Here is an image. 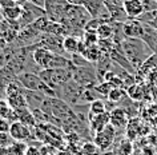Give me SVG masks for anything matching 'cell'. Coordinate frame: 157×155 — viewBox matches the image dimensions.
I'll use <instances>...</instances> for the list:
<instances>
[{
  "mask_svg": "<svg viewBox=\"0 0 157 155\" xmlns=\"http://www.w3.org/2000/svg\"><path fill=\"white\" fill-rule=\"evenodd\" d=\"M121 50L133 67H141L153 55V50L143 39L127 38L121 43Z\"/></svg>",
  "mask_w": 157,
  "mask_h": 155,
  "instance_id": "cell-1",
  "label": "cell"
},
{
  "mask_svg": "<svg viewBox=\"0 0 157 155\" xmlns=\"http://www.w3.org/2000/svg\"><path fill=\"white\" fill-rule=\"evenodd\" d=\"M73 67H69V68H47L40 70L37 74L47 86L57 91L61 86H64L65 83L73 79Z\"/></svg>",
  "mask_w": 157,
  "mask_h": 155,
  "instance_id": "cell-2",
  "label": "cell"
},
{
  "mask_svg": "<svg viewBox=\"0 0 157 155\" xmlns=\"http://www.w3.org/2000/svg\"><path fill=\"white\" fill-rule=\"evenodd\" d=\"M84 87L80 86L78 83H76L72 79L71 82L65 83L64 86H61L60 88L56 91V98L61 99V100H64L65 103H68V104H73L75 106L78 104V102H80V98L81 95L84 92Z\"/></svg>",
  "mask_w": 157,
  "mask_h": 155,
  "instance_id": "cell-3",
  "label": "cell"
},
{
  "mask_svg": "<svg viewBox=\"0 0 157 155\" xmlns=\"http://www.w3.org/2000/svg\"><path fill=\"white\" fill-rule=\"evenodd\" d=\"M99 78V74L92 67V64L88 67H73V80L83 86L84 88H93Z\"/></svg>",
  "mask_w": 157,
  "mask_h": 155,
  "instance_id": "cell-4",
  "label": "cell"
},
{
  "mask_svg": "<svg viewBox=\"0 0 157 155\" xmlns=\"http://www.w3.org/2000/svg\"><path fill=\"white\" fill-rule=\"evenodd\" d=\"M116 137H117V130L109 123V124L105 127V128L101 130L100 133L93 135V142L96 143V146L99 147L101 151H105L112 146V143L115 142Z\"/></svg>",
  "mask_w": 157,
  "mask_h": 155,
  "instance_id": "cell-5",
  "label": "cell"
},
{
  "mask_svg": "<svg viewBox=\"0 0 157 155\" xmlns=\"http://www.w3.org/2000/svg\"><path fill=\"white\" fill-rule=\"evenodd\" d=\"M67 6H68L67 0H45V16L52 22H61Z\"/></svg>",
  "mask_w": 157,
  "mask_h": 155,
  "instance_id": "cell-6",
  "label": "cell"
},
{
  "mask_svg": "<svg viewBox=\"0 0 157 155\" xmlns=\"http://www.w3.org/2000/svg\"><path fill=\"white\" fill-rule=\"evenodd\" d=\"M84 7L91 14L92 18L100 19L104 23L111 22V15H109V11L107 8V6H105L104 0H87Z\"/></svg>",
  "mask_w": 157,
  "mask_h": 155,
  "instance_id": "cell-7",
  "label": "cell"
},
{
  "mask_svg": "<svg viewBox=\"0 0 157 155\" xmlns=\"http://www.w3.org/2000/svg\"><path fill=\"white\" fill-rule=\"evenodd\" d=\"M63 40H64V36H61V35L41 34L40 40H39V47H44L55 54L63 55L65 52L64 47H63Z\"/></svg>",
  "mask_w": 157,
  "mask_h": 155,
  "instance_id": "cell-8",
  "label": "cell"
},
{
  "mask_svg": "<svg viewBox=\"0 0 157 155\" xmlns=\"http://www.w3.org/2000/svg\"><path fill=\"white\" fill-rule=\"evenodd\" d=\"M55 52L44 48V47H36L32 52V60L40 70L51 68L52 62L55 59Z\"/></svg>",
  "mask_w": 157,
  "mask_h": 155,
  "instance_id": "cell-9",
  "label": "cell"
},
{
  "mask_svg": "<svg viewBox=\"0 0 157 155\" xmlns=\"http://www.w3.org/2000/svg\"><path fill=\"white\" fill-rule=\"evenodd\" d=\"M123 30L125 38L131 39H143L144 35V23L140 19H132L128 18L123 23Z\"/></svg>",
  "mask_w": 157,
  "mask_h": 155,
  "instance_id": "cell-10",
  "label": "cell"
},
{
  "mask_svg": "<svg viewBox=\"0 0 157 155\" xmlns=\"http://www.w3.org/2000/svg\"><path fill=\"white\" fill-rule=\"evenodd\" d=\"M88 120H89V130L95 135L111 123V116H109V112H103L97 115H91L88 112Z\"/></svg>",
  "mask_w": 157,
  "mask_h": 155,
  "instance_id": "cell-11",
  "label": "cell"
},
{
  "mask_svg": "<svg viewBox=\"0 0 157 155\" xmlns=\"http://www.w3.org/2000/svg\"><path fill=\"white\" fill-rule=\"evenodd\" d=\"M31 127L21 122H13L11 123L10 135L15 142H25L31 138Z\"/></svg>",
  "mask_w": 157,
  "mask_h": 155,
  "instance_id": "cell-12",
  "label": "cell"
},
{
  "mask_svg": "<svg viewBox=\"0 0 157 155\" xmlns=\"http://www.w3.org/2000/svg\"><path fill=\"white\" fill-rule=\"evenodd\" d=\"M109 116H111V124L115 127L116 130H121V128H127L128 122H129V116L128 114L125 112L124 108L117 106L116 108H113L111 112H109Z\"/></svg>",
  "mask_w": 157,
  "mask_h": 155,
  "instance_id": "cell-13",
  "label": "cell"
},
{
  "mask_svg": "<svg viewBox=\"0 0 157 155\" xmlns=\"http://www.w3.org/2000/svg\"><path fill=\"white\" fill-rule=\"evenodd\" d=\"M123 8L128 18L139 19L144 14L143 0H123Z\"/></svg>",
  "mask_w": 157,
  "mask_h": 155,
  "instance_id": "cell-14",
  "label": "cell"
},
{
  "mask_svg": "<svg viewBox=\"0 0 157 155\" xmlns=\"http://www.w3.org/2000/svg\"><path fill=\"white\" fill-rule=\"evenodd\" d=\"M25 100H27V104H28V108L32 111V110H37L40 108L43 102L47 99V96L40 91H29V90H25Z\"/></svg>",
  "mask_w": 157,
  "mask_h": 155,
  "instance_id": "cell-15",
  "label": "cell"
},
{
  "mask_svg": "<svg viewBox=\"0 0 157 155\" xmlns=\"http://www.w3.org/2000/svg\"><path fill=\"white\" fill-rule=\"evenodd\" d=\"M109 56H111L112 62L115 63V64H117L119 67H121L123 70H127V71H129L131 74L135 72V68H133L132 63L129 62L128 59H127V56H125V55L123 54V50L119 51V50L115 48L111 54H109Z\"/></svg>",
  "mask_w": 157,
  "mask_h": 155,
  "instance_id": "cell-16",
  "label": "cell"
},
{
  "mask_svg": "<svg viewBox=\"0 0 157 155\" xmlns=\"http://www.w3.org/2000/svg\"><path fill=\"white\" fill-rule=\"evenodd\" d=\"M3 11V19L8 22H17L23 14V7L19 4L7 7V8H2Z\"/></svg>",
  "mask_w": 157,
  "mask_h": 155,
  "instance_id": "cell-17",
  "label": "cell"
},
{
  "mask_svg": "<svg viewBox=\"0 0 157 155\" xmlns=\"http://www.w3.org/2000/svg\"><path fill=\"white\" fill-rule=\"evenodd\" d=\"M80 39L75 38V36H64V40H63V47H64V51L69 55L77 54L78 52V46H80Z\"/></svg>",
  "mask_w": 157,
  "mask_h": 155,
  "instance_id": "cell-18",
  "label": "cell"
},
{
  "mask_svg": "<svg viewBox=\"0 0 157 155\" xmlns=\"http://www.w3.org/2000/svg\"><path fill=\"white\" fill-rule=\"evenodd\" d=\"M43 34H52V35H61V36H65L64 35V27L60 22H52L48 20L47 26L43 30Z\"/></svg>",
  "mask_w": 157,
  "mask_h": 155,
  "instance_id": "cell-19",
  "label": "cell"
},
{
  "mask_svg": "<svg viewBox=\"0 0 157 155\" xmlns=\"http://www.w3.org/2000/svg\"><path fill=\"white\" fill-rule=\"evenodd\" d=\"M24 94H25V92H24ZM24 94L15 95V96L7 98V100H8L11 108H13V110H21V108H27V107H28Z\"/></svg>",
  "mask_w": 157,
  "mask_h": 155,
  "instance_id": "cell-20",
  "label": "cell"
},
{
  "mask_svg": "<svg viewBox=\"0 0 157 155\" xmlns=\"http://www.w3.org/2000/svg\"><path fill=\"white\" fill-rule=\"evenodd\" d=\"M99 39H112L113 36V26L111 22L108 23H101L100 27L96 31Z\"/></svg>",
  "mask_w": 157,
  "mask_h": 155,
  "instance_id": "cell-21",
  "label": "cell"
},
{
  "mask_svg": "<svg viewBox=\"0 0 157 155\" xmlns=\"http://www.w3.org/2000/svg\"><path fill=\"white\" fill-rule=\"evenodd\" d=\"M127 92L121 88V87H113V88L111 90V92L108 94V96H107V99L108 100H111V102H113V103H120L123 99L127 96Z\"/></svg>",
  "mask_w": 157,
  "mask_h": 155,
  "instance_id": "cell-22",
  "label": "cell"
},
{
  "mask_svg": "<svg viewBox=\"0 0 157 155\" xmlns=\"http://www.w3.org/2000/svg\"><path fill=\"white\" fill-rule=\"evenodd\" d=\"M103 112H108L105 108V102L101 99H96L89 104V114L91 115H97V114H103Z\"/></svg>",
  "mask_w": 157,
  "mask_h": 155,
  "instance_id": "cell-23",
  "label": "cell"
},
{
  "mask_svg": "<svg viewBox=\"0 0 157 155\" xmlns=\"http://www.w3.org/2000/svg\"><path fill=\"white\" fill-rule=\"evenodd\" d=\"M113 87L115 86H113L112 83H109V82H101V83H99V84H96L95 87H93V90H95L99 95H101V96L107 98L108 94L111 92V90L113 88Z\"/></svg>",
  "mask_w": 157,
  "mask_h": 155,
  "instance_id": "cell-24",
  "label": "cell"
},
{
  "mask_svg": "<svg viewBox=\"0 0 157 155\" xmlns=\"http://www.w3.org/2000/svg\"><path fill=\"white\" fill-rule=\"evenodd\" d=\"M81 151H83L84 155H100L101 150L96 146L95 142H85L81 147Z\"/></svg>",
  "mask_w": 157,
  "mask_h": 155,
  "instance_id": "cell-25",
  "label": "cell"
},
{
  "mask_svg": "<svg viewBox=\"0 0 157 155\" xmlns=\"http://www.w3.org/2000/svg\"><path fill=\"white\" fill-rule=\"evenodd\" d=\"M101 23H104V22H101L100 19L92 18L91 20H89L87 24H85V27H84V32H95V34H96V31H97V28L100 27Z\"/></svg>",
  "mask_w": 157,
  "mask_h": 155,
  "instance_id": "cell-26",
  "label": "cell"
},
{
  "mask_svg": "<svg viewBox=\"0 0 157 155\" xmlns=\"http://www.w3.org/2000/svg\"><path fill=\"white\" fill-rule=\"evenodd\" d=\"M15 141L11 138L10 133H0V149H6V147H11Z\"/></svg>",
  "mask_w": 157,
  "mask_h": 155,
  "instance_id": "cell-27",
  "label": "cell"
},
{
  "mask_svg": "<svg viewBox=\"0 0 157 155\" xmlns=\"http://www.w3.org/2000/svg\"><path fill=\"white\" fill-rule=\"evenodd\" d=\"M10 111H11V106H10L8 100H4V99L0 98V118L6 119L7 116H8Z\"/></svg>",
  "mask_w": 157,
  "mask_h": 155,
  "instance_id": "cell-28",
  "label": "cell"
},
{
  "mask_svg": "<svg viewBox=\"0 0 157 155\" xmlns=\"http://www.w3.org/2000/svg\"><path fill=\"white\" fill-rule=\"evenodd\" d=\"M117 155H132V143L129 141H124L119 147Z\"/></svg>",
  "mask_w": 157,
  "mask_h": 155,
  "instance_id": "cell-29",
  "label": "cell"
},
{
  "mask_svg": "<svg viewBox=\"0 0 157 155\" xmlns=\"http://www.w3.org/2000/svg\"><path fill=\"white\" fill-rule=\"evenodd\" d=\"M144 12H152L157 11V0H143Z\"/></svg>",
  "mask_w": 157,
  "mask_h": 155,
  "instance_id": "cell-30",
  "label": "cell"
},
{
  "mask_svg": "<svg viewBox=\"0 0 157 155\" xmlns=\"http://www.w3.org/2000/svg\"><path fill=\"white\" fill-rule=\"evenodd\" d=\"M11 123L4 118H0V133H10Z\"/></svg>",
  "mask_w": 157,
  "mask_h": 155,
  "instance_id": "cell-31",
  "label": "cell"
},
{
  "mask_svg": "<svg viewBox=\"0 0 157 155\" xmlns=\"http://www.w3.org/2000/svg\"><path fill=\"white\" fill-rule=\"evenodd\" d=\"M15 4H16L15 0H0V7H2V8H7V7H11Z\"/></svg>",
  "mask_w": 157,
  "mask_h": 155,
  "instance_id": "cell-32",
  "label": "cell"
},
{
  "mask_svg": "<svg viewBox=\"0 0 157 155\" xmlns=\"http://www.w3.org/2000/svg\"><path fill=\"white\" fill-rule=\"evenodd\" d=\"M68 4H73V6H84L87 0H67Z\"/></svg>",
  "mask_w": 157,
  "mask_h": 155,
  "instance_id": "cell-33",
  "label": "cell"
},
{
  "mask_svg": "<svg viewBox=\"0 0 157 155\" xmlns=\"http://www.w3.org/2000/svg\"><path fill=\"white\" fill-rule=\"evenodd\" d=\"M29 3H32V4L37 6V7H41V8H44L45 0H29Z\"/></svg>",
  "mask_w": 157,
  "mask_h": 155,
  "instance_id": "cell-34",
  "label": "cell"
},
{
  "mask_svg": "<svg viewBox=\"0 0 157 155\" xmlns=\"http://www.w3.org/2000/svg\"><path fill=\"white\" fill-rule=\"evenodd\" d=\"M16 2V4H19V6H24V4H27V3H29V0H15Z\"/></svg>",
  "mask_w": 157,
  "mask_h": 155,
  "instance_id": "cell-35",
  "label": "cell"
},
{
  "mask_svg": "<svg viewBox=\"0 0 157 155\" xmlns=\"http://www.w3.org/2000/svg\"><path fill=\"white\" fill-rule=\"evenodd\" d=\"M119 2H123V0H119Z\"/></svg>",
  "mask_w": 157,
  "mask_h": 155,
  "instance_id": "cell-36",
  "label": "cell"
}]
</instances>
